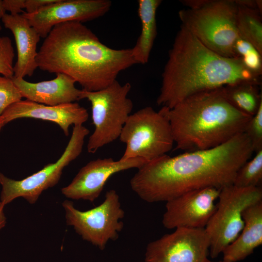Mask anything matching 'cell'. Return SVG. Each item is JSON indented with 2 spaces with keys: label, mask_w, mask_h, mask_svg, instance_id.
<instances>
[{
  "label": "cell",
  "mask_w": 262,
  "mask_h": 262,
  "mask_svg": "<svg viewBox=\"0 0 262 262\" xmlns=\"http://www.w3.org/2000/svg\"><path fill=\"white\" fill-rule=\"evenodd\" d=\"M181 25L206 47L222 56L235 58L233 47L239 36L237 5L231 0H183Z\"/></svg>",
  "instance_id": "5b68a950"
},
{
  "label": "cell",
  "mask_w": 262,
  "mask_h": 262,
  "mask_svg": "<svg viewBox=\"0 0 262 262\" xmlns=\"http://www.w3.org/2000/svg\"><path fill=\"white\" fill-rule=\"evenodd\" d=\"M235 58L241 60L244 66L256 75L262 73V54L248 41L239 34L233 47Z\"/></svg>",
  "instance_id": "603a6c76"
},
{
  "label": "cell",
  "mask_w": 262,
  "mask_h": 262,
  "mask_svg": "<svg viewBox=\"0 0 262 262\" xmlns=\"http://www.w3.org/2000/svg\"><path fill=\"white\" fill-rule=\"evenodd\" d=\"M38 82L26 81L24 78H13V82L22 98L47 105L54 106L74 102L81 99V91L75 85V81L64 74Z\"/></svg>",
  "instance_id": "2e32d148"
},
{
  "label": "cell",
  "mask_w": 262,
  "mask_h": 262,
  "mask_svg": "<svg viewBox=\"0 0 262 262\" xmlns=\"http://www.w3.org/2000/svg\"><path fill=\"white\" fill-rule=\"evenodd\" d=\"M67 225L72 226L82 238L103 250L109 241H115L123 229L125 212L116 191L110 190L103 201L86 211L76 209L68 200L62 203Z\"/></svg>",
  "instance_id": "9c48e42d"
},
{
  "label": "cell",
  "mask_w": 262,
  "mask_h": 262,
  "mask_svg": "<svg viewBox=\"0 0 262 262\" xmlns=\"http://www.w3.org/2000/svg\"><path fill=\"white\" fill-rule=\"evenodd\" d=\"M6 12L3 5V0H0V19H1L6 14Z\"/></svg>",
  "instance_id": "f546056e"
},
{
  "label": "cell",
  "mask_w": 262,
  "mask_h": 262,
  "mask_svg": "<svg viewBox=\"0 0 262 262\" xmlns=\"http://www.w3.org/2000/svg\"><path fill=\"white\" fill-rule=\"evenodd\" d=\"M147 162L140 158L118 161L112 158H98L81 168L72 181L61 189V192L68 198L93 202L112 175L131 168L139 169Z\"/></svg>",
  "instance_id": "5bb4252c"
},
{
  "label": "cell",
  "mask_w": 262,
  "mask_h": 262,
  "mask_svg": "<svg viewBox=\"0 0 262 262\" xmlns=\"http://www.w3.org/2000/svg\"><path fill=\"white\" fill-rule=\"evenodd\" d=\"M131 89L130 83L122 85L116 80L97 91L82 90L81 99L86 98L91 103L95 126L87 145L89 153H94L99 148L119 138L133 108V103L128 98Z\"/></svg>",
  "instance_id": "8992f818"
},
{
  "label": "cell",
  "mask_w": 262,
  "mask_h": 262,
  "mask_svg": "<svg viewBox=\"0 0 262 262\" xmlns=\"http://www.w3.org/2000/svg\"><path fill=\"white\" fill-rule=\"evenodd\" d=\"M25 0H3V5L6 11L11 15L20 14L25 8Z\"/></svg>",
  "instance_id": "83f0119b"
},
{
  "label": "cell",
  "mask_w": 262,
  "mask_h": 262,
  "mask_svg": "<svg viewBox=\"0 0 262 262\" xmlns=\"http://www.w3.org/2000/svg\"><path fill=\"white\" fill-rule=\"evenodd\" d=\"M1 20L4 27L12 33L16 44L17 58L13 78L32 76L38 68L36 58L40 36L22 14H6Z\"/></svg>",
  "instance_id": "e0dca14e"
},
{
  "label": "cell",
  "mask_w": 262,
  "mask_h": 262,
  "mask_svg": "<svg viewBox=\"0 0 262 262\" xmlns=\"http://www.w3.org/2000/svg\"><path fill=\"white\" fill-rule=\"evenodd\" d=\"M205 262H225L223 261V260L222 261H218V262H213V261H211L209 260V259H208Z\"/></svg>",
  "instance_id": "1f68e13d"
},
{
  "label": "cell",
  "mask_w": 262,
  "mask_h": 262,
  "mask_svg": "<svg viewBox=\"0 0 262 262\" xmlns=\"http://www.w3.org/2000/svg\"><path fill=\"white\" fill-rule=\"evenodd\" d=\"M111 5L109 0H58L34 13L22 14L40 37L45 38L57 24L95 19L104 15Z\"/></svg>",
  "instance_id": "4fadbf2b"
},
{
  "label": "cell",
  "mask_w": 262,
  "mask_h": 262,
  "mask_svg": "<svg viewBox=\"0 0 262 262\" xmlns=\"http://www.w3.org/2000/svg\"><path fill=\"white\" fill-rule=\"evenodd\" d=\"M260 85L248 82H238L221 87L226 99L237 110L251 117L262 104Z\"/></svg>",
  "instance_id": "ffe728a7"
},
{
  "label": "cell",
  "mask_w": 262,
  "mask_h": 262,
  "mask_svg": "<svg viewBox=\"0 0 262 262\" xmlns=\"http://www.w3.org/2000/svg\"><path fill=\"white\" fill-rule=\"evenodd\" d=\"M254 153L243 132L212 148L167 154L147 162L130 180L132 190L149 203L167 201L207 187L221 189L233 184L240 167Z\"/></svg>",
  "instance_id": "6da1fadb"
},
{
  "label": "cell",
  "mask_w": 262,
  "mask_h": 262,
  "mask_svg": "<svg viewBox=\"0 0 262 262\" xmlns=\"http://www.w3.org/2000/svg\"><path fill=\"white\" fill-rule=\"evenodd\" d=\"M145 262L144 261V262Z\"/></svg>",
  "instance_id": "836d02e7"
},
{
  "label": "cell",
  "mask_w": 262,
  "mask_h": 262,
  "mask_svg": "<svg viewBox=\"0 0 262 262\" xmlns=\"http://www.w3.org/2000/svg\"><path fill=\"white\" fill-rule=\"evenodd\" d=\"M237 5L236 25L239 34L250 42L262 54V12Z\"/></svg>",
  "instance_id": "44dd1931"
},
{
  "label": "cell",
  "mask_w": 262,
  "mask_h": 262,
  "mask_svg": "<svg viewBox=\"0 0 262 262\" xmlns=\"http://www.w3.org/2000/svg\"><path fill=\"white\" fill-rule=\"evenodd\" d=\"M244 133L250 140L254 153L262 150V104L247 122Z\"/></svg>",
  "instance_id": "484cf974"
},
{
  "label": "cell",
  "mask_w": 262,
  "mask_h": 262,
  "mask_svg": "<svg viewBox=\"0 0 262 262\" xmlns=\"http://www.w3.org/2000/svg\"><path fill=\"white\" fill-rule=\"evenodd\" d=\"M261 81L240 59L215 53L181 25L169 52L157 103L170 109L200 92L242 82L261 85Z\"/></svg>",
  "instance_id": "3957f363"
},
{
  "label": "cell",
  "mask_w": 262,
  "mask_h": 262,
  "mask_svg": "<svg viewBox=\"0 0 262 262\" xmlns=\"http://www.w3.org/2000/svg\"><path fill=\"white\" fill-rule=\"evenodd\" d=\"M216 210L205 228L209 238V255L217 258L238 236L244 226V211L262 200L261 187L242 188L233 184L222 188Z\"/></svg>",
  "instance_id": "ba28073f"
},
{
  "label": "cell",
  "mask_w": 262,
  "mask_h": 262,
  "mask_svg": "<svg viewBox=\"0 0 262 262\" xmlns=\"http://www.w3.org/2000/svg\"><path fill=\"white\" fill-rule=\"evenodd\" d=\"M4 206L5 205L0 202V229L5 226L6 223V218L3 212Z\"/></svg>",
  "instance_id": "f1b7e54d"
},
{
  "label": "cell",
  "mask_w": 262,
  "mask_h": 262,
  "mask_svg": "<svg viewBox=\"0 0 262 262\" xmlns=\"http://www.w3.org/2000/svg\"><path fill=\"white\" fill-rule=\"evenodd\" d=\"M36 61L40 69L65 74L87 91L107 87L120 72L137 64L131 49L107 47L78 21L55 25L45 38Z\"/></svg>",
  "instance_id": "7a4b0ae2"
},
{
  "label": "cell",
  "mask_w": 262,
  "mask_h": 262,
  "mask_svg": "<svg viewBox=\"0 0 262 262\" xmlns=\"http://www.w3.org/2000/svg\"><path fill=\"white\" fill-rule=\"evenodd\" d=\"M245 163L237 171L233 185L239 187H261L262 181V150Z\"/></svg>",
  "instance_id": "7402d4cb"
},
{
  "label": "cell",
  "mask_w": 262,
  "mask_h": 262,
  "mask_svg": "<svg viewBox=\"0 0 262 262\" xmlns=\"http://www.w3.org/2000/svg\"><path fill=\"white\" fill-rule=\"evenodd\" d=\"M88 116L87 110L75 102L50 106L21 99L9 106L0 116L5 125L22 118L50 121L57 124L68 136L71 125H83Z\"/></svg>",
  "instance_id": "9a60e30c"
},
{
  "label": "cell",
  "mask_w": 262,
  "mask_h": 262,
  "mask_svg": "<svg viewBox=\"0 0 262 262\" xmlns=\"http://www.w3.org/2000/svg\"><path fill=\"white\" fill-rule=\"evenodd\" d=\"M126 144L120 158H143L147 162L167 154L174 143L171 126L162 108H143L131 114L119 137Z\"/></svg>",
  "instance_id": "52a82bcc"
},
{
  "label": "cell",
  "mask_w": 262,
  "mask_h": 262,
  "mask_svg": "<svg viewBox=\"0 0 262 262\" xmlns=\"http://www.w3.org/2000/svg\"><path fill=\"white\" fill-rule=\"evenodd\" d=\"M242 217L243 229L222 252L225 262L242 261L262 244V200L246 209Z\"/></svg>",
  "instance_id": "ac0fdd59"
},
{
  "label": "cell",
  "mask_w": 262,
  "mask_h": 262,
  "mask_svg": "<svg viewBox=\"0 0 262 262\" xmlns=\"http://www.w3.org/2000/svg\"><path fill=\"white\" fill-rule=\"evenodd\" d=\"M89 132L83 125L74 126L70 140L58 160L21 180L10 179L0 172V202L6 205L21 197L30 204L35 203L44 191L58 183L64 168L81 154Z\"/></svg>",
  "instance_id": "30bf717a"
},
{
  "label": "cell",
  "mask_w": 262,
  "mask_h": 262,
  "mask_svg": "<svg viewBox=\"0 0 262 262\" xmlns=\"http://www.w3.org/2000/svg\"><path fill=\"white\" fill-rule=\"evenodd\" d=\"M58 0H25V13L27 14L34 13L43 7L55 2Z\"/></svg>",
  "instance_id": "4316f807"
},
{
  "label": "cell",
  "mask_w": 262,
  "mask_h": 262,
  "mask_svg": "<svg viewBox=\"0 0 262 262\" xmlns=\"http://www.w3.org/2000/svg\"><path fill=\"white\" fill-rule=\"evenodd\" d=\"M162 2L160 0H139L138 16L141 32L136 44L131 48L137 64L147 63L157 34L156 15Z\"/></svg>",
  "instance_id": "d6986e66"
},
{
  "label": "cell",
  "mask_w": 262,
  "mask_h": 262,
  "mask_svg": "<svg viewBox=\"0 0 262 262\" xmlns=\"http://www.w3.org/2000/svg\"><path fill=\"white\" fill-rule=\"evenodd\" d=\"M169 121L176 149L215 147L244 132L251 117L235 108L221 87L192 95L172 108L162 107Z\"/></svg>",
  "instance_id": "277c9868"
},
{
  "label": "cell",
  "mask_w": 262,
  "mask_h": 262,
  "mask_svg": "<svg viewBox=\"0 0 262 262\" xmlns=\"http://www.w3.org/2000/svg\"><path fill=\"white\" fill-rule=\"evenodd\" d=\"M1 29H2V26H1V22L0 21V31L1 30Z\"/></svg>",
  "instance_id": "d6a6232c"
},
{
  "label": "cell",
  "mask_w": 262,
  "mask_h": 262,
  "mask_svg": "<svg viewBox=\"0 0 262 262\" xmlns=\"http://www.w3.org/2000/svg\"><path fill=\"white\" fill-rule=\"evenodd\" d=\"M5 125L1 116H0V132L3 127V126Z\"/></svg>",
  "instance_id": "4dcf8cb0"
},
{
  "label": "cell",
  "mask_w": 262,
  "mask_h": 262,
  "mask_svg": "<svg viewBox=\"0 0 262 262\" xmlns=\"http://www.w3.org/2000/svg\"><path fill=\"white\" fill-rule=\"evenodd\" d=\"M15 51L11 39L0 36V75L13 78Z\"/></svg>",
  "instance_id": "cb8c5ba5"
},
{
  "label": "cell",
  "mask_w": 262,
  "mask_h": 262,
  "mask_svg": "<svg viewBox=\"0 0 262 262\" xmlns=\"http://www.w3.org/2000/svg\"><path fill=\"white\" fill-rule=\"evenodd\" d=\"M22 98L12 78L0 75V116L6 108Z\"/></svg>",
  "instance_id": "d4e9b609"
},
{
  "label": "cell",
  "mask_w": 262,
  "mask_h": 262,
  "mask_svg": "<svg viewBox=\"0 0 262 262\" xmlns=\"http://www.w3.org/2000/svg\"><path fill=\"white\" fill-rule=\"evenodd\" d=\"M210 242L205 228H179L148 243L145 262H205Z\"/></svg>",
  "instance_id": "8fae6325"
},
{
  "label": "cell",
  "mask_w": 262,
  "mask_h": 262,
  "mask_svg": "<svg viewBox=\"0 0 262 262\" xmlns=\"http://www.w3.org/2000/svg\"><path fill=\"white\" fill-rule=\"evenodd\" d=\"M220 189L207 187L166 201L162 223L167 229L205 228L214 213Z\"/></svg>",
  "instance_id": "7c38bea8"
}]
</instances>
